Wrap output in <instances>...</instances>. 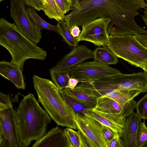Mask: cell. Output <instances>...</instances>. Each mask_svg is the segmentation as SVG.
I'll use <instances>...</instances> for the list:
<instances>
[{"mask_svg":"<svg viewBox=\"0 0 147 147\" xmlns=\"http://www.w3.org/2000/svg\"><path fill=\"white\" fill-rule=\"evenodd\" d=\"M77 2L80 9L71 11L64 17L69 29L104 17L111 19L107 27L109 35H135L144 31L135 20L145 3L144 0H77Z\"/></svg>","mask_w":147,"mask_h":147,"instance_id":"cell-1","label":"cell"},{"mask_svg":"<svg viewBox=\"0 0 147 147\" xmlns=\"http://www.w3.org/2000/svg\"><path fill=\"white\" fill-rule=\"evenodd\" d=\"M15 117L19 138L24 147L44 136L51 121L31 93L24 96L16 111Z\"/></svg>","mask_w":147,"mask_h":147,"instance_id":"cell-2","label":"cell"},{"mask_svg":"<svg viewBox=\"0 0 147 147\" xmlns=\"http://www.w3.org/2000/svg\"><path fill=\"white\" fill-rule=\"evenodd\" d=\"M38 100L57 125L76 129V113L63 100L52 81L36 75L33 77Z\"/></svg>","mask_w":147,"mask_h":147,"instance_id":"cell-3","label":"cell"},{"mask_svg":"<svg viewBox=\"0 0 147 147\" xmlns=\"http://www.w3.org/2000/svg\"><path fill=\"white\" fill-rule=\"evenodd\" d=\"M0 45L10 53V62L23 70L25 61L33 59L44 60L47 52L29 40L19 31L15 23L0 19Z\"/></svg>","mask_w":147,"mask_h":147,"instance_id":"cell-4","label":"cell"},{"mask_svg":"<svg viewBox=\"0 0 147 147\" xmlns=\"http://www.w3.org/2000/svg\"><path fill=\"white\" fill-rule=\"evenodd\" d=\"M106 46L117 57L132 65L141 67L147 62V48L134 35H109Z\"/></svg>","mask_w":147,"mask_h":147,"instance_id":"cell-5","label":"cell"},{"mask_svg":"<svg viewBox=\"0 0 147 147\" xmlns=\"http://www.w3.org/2000/svg\"><path fill=\"white\" fill-rule=\"evenodd\" d=\"M16 111L8 94L0 93V147H24L19 138Z\"/></svg>","mask_w":147,"mask_h":147,"instance_id":"cell-6","label":"cell"},{"mask_svg":"<svg viewBox=\"0 0 147 147\" xmlns=\"http://www.w3.org/2000/svg\"><path fill=\"white\" fill-rule=\"evenodd\" d=\"M96 88L101 96L109 91L138 90L147 91V73L144 71L132 74H123L94 80Z\"/></svg>","mask_w":147,"mask_h":147,"instance_id":"cell-7","label":"cell"},{"mask_svg":"<svg viewBox=\"0 0 147 147\" xmlns=\"http://www.w3.org/2000/svg\"><path fill=\"white\" fill-rule=\"evenodd\" d=\"M75 121L81 147H108L102 133L103 125L86 114L76 113Z\"/></svg>","mask_w":147,"mask_h":147,"instance_id":"cell-8","label":"cell"},{"mask_svg":"<svg viewBox=\"0 0 147 147\" xmlns=\"http://www.w3.org/2000/svg\"><path fill=\"white\" fill-rule=\"evenodd\" d=\"M22 0H11L10 15L20 32L37 45L42 38L41 31L28 14Z\"/></svg>","mask_w":147,"mask_h":147,"instance_id":"cell-9","label":"cell"},{"mask_svg":"<svg viewBox=\"0 0 147 147\" xmlns=\"http://www.w3.org/2000/svg\"><path fill=\"white\" fill-rule=\"evenodd\" d=\"M122 74L116 69L94 60L82 62L71 69V77L80 80H96L116 76Z\"/></svg>","mask_w":147,"mask_h":147,"instance_id":"cell-10","label":"cell"},{"mask_svg":"<svg viewBox=\"0 0 147 147\" xmlns=\"http://www.w3.org/2000/svg\"><path fill=\"white\" fill-rule=\"evenodd\" d=\"M111 19L101 17L83 25L82 30L76 38L78 41H86L96 46H105L109 40L107 27Z\"/></svg>","mask_w":147,"mask_h":147,"instance_id":"cell-11","label":"cell"},{"mask_svg":"<svg viewBox=\"0 0 147 147\" xmlns=\"http://www.w3.org/2000/svg\"><path fill=\"white\" fill-rule=\"evenodd\" d=\"M94 80H83L73 89L66 88L68 92L88 109L94 108L101 96L96 88Z\"/></svg>","mask_w":147,"mask_h":147,"instance_id":"cell-12","label":"cell"},{"mask_svg":"<svg viewBox=\"0 0 147 147\" xmlns=\"http://www.w3.org/2000/svg\"><path fill=\"white\" fill-rule=\"evenodd\" d=\"M94 58L93 51L84 45H77L64 56L56 65L52 68L58 70H71L74 65L84 60Z\"/></svg>","mask_w":147,"mask_h":147,"instance_id":"cell-13","label":"cell"},{"mask_svg":"<svg viewBox=\"0 0 147 147\" xmlns=\"http://www.w3.org/2000/svg\"><path fill=\"white\" fill-rule=\"evenodd\" d=\"M137 102L134 99L123 105L110 98L101 96L98 98L94 108L101 111L120 114L126 118L134 111Z\"/></svg>","mask_w":147,"mask_h":147,"instance_id":"cell-14","label":"cell"},{"mask_svg":"<svg viewBox=\"0 0 147 147\" xmlns=\"http://www.w3.org/2000/svg\"><path fill=\"white\" fill-rule=\"evenodd\" d=\"M88 114L110 128L114 133L118 134L122 137L123 128L126 122V118L120 114L101 111L94 108L88 109Z\"/></svg>","mask_w":147,"mask_h":147,"instance_id":"cell-15","label":"cell"},{"mask_svg":"<svg viewBox=\"0 0 147 147\" xmlns=\"http://www.w3.org/2000/svg\"><path fill=\"white\" fill-rule=\"evenodd\" d=\"M22 69L17 65L3 60L0 62V74L10 81L18 89L24 90L26 84Z\"/></svg>","mask_w":147,"mask_h":147,"instance_id":"cell-16","label":"cell"},{"mask_svg":"<svg viewBox=\"0 0 147 147\" xmlns=\"http://www.w3.org/2000/svg\"><path fill=\"white\" fill-rule=\"evenodd\" d=\"M32 147H67L65 134L59 126L53 127L40 139L36 141Z\"/></svg>","mask_w":147,"mask_h":147,"instance_id":"cell-17","label":"cell"},{"mask_svg":"<svg viewBox=\"0 0 147 147\" xmlns=\"http://www.w3.org/2000/svg\"><path fill=\"white\" fill-rule=\"evenodd\" d=\"M141 119L134 111L127 118L122 131V137L125 147H137V134Z\"/></svg>","mask_w":147,"mask_h":147,"instance_id":"cell-18","label":"cell"},{"mask_svg":"<svg viewBox=\"0 0 147 147\" xmlns=\"http://www.w3.org/2000/svg\"><path fill=\"white\" fill-rule=\"evenodd\" d=\"M141 92L138 90H116L108 91L103 96L111 98L118 102L125 104L128 101L134 99Z\"/></svg>","mask_w":147,"mask_h":147,"instance_id":"cell-19","label":"cell"},{"mask_svg":"<svg viewBox=\"0 0 147 147\" xmlns=\"http://www.w3.org/2000/svg\"><path fill=\"white\" fill-rule=\"evenodd\" d=\"M94 60L106 65L116 64L118 57L105 46L96 48L93 51Z\"/></svg>","mask_w":147,"mask_h":147,"instance_id":"cell-20","label":"cell"},{"mask_svg":"<svg viewBox=\"0 0 147 147\" xmlns=\"http://www.w3.org/2000/svg\"><path fill=\"white\" fill-rule=\"evenodd\" d=\"M59 92L65 102L76 113H88V108L70 94L66 88L58 89Z\"/></svg>","mask_w":147,"mask_h":147,"instance_id":"cell-21","label":"cell"},{"mask_svg":"<svg viewBox=\"0 0 147 147\" xmlns=\"http://www.w3.org/2000/svg\"><path fill=\"white\" fill-rule=\"evenodd\" d=\"M45 4L42 10L50 19L57 21L64 19L65 15L63 13L55 0H45Z\"/></svg>","mask_w":147,"mask_h":147,"instance_id":"cell-22","label":"cell"},{"mask_svg":"<svg viewBox=\"0 0 147 147\" xmlns=\"http://www.w3.org/2000/svg\"><path fill=\"white\" fill-rule=\"evenodd\" d=\"M50 71L52 80L59 89L67 87L71 77V70H58L51 68Z\"/></svg>","mask_w":147,"mask_h":147,"instance_id":"cell-23","label":"cell"},{"mask_svg":"<svg viewBox=\"0 0 147 147\" xmlns=\"http://www.w3.org/2000/svg\"><path fill=\"white\" fill-rule=\"evenodd\" d=\"M58 34L62 36L63 40L66 42L71 48L78 45L76 38L74 37L71 34L70 29L65 23L64 19L58 21L57 24Z\"/></svg>","mask_w":147,"mask_h":147,"instance_id":"cell-24","label":"cell"},{"mask_svg":"<svg viewBox=\"0 0 147 147\" xmlns=\"http://www.w3.org/2000/svg\"><path fill=\"white\" fill-rule=\"evenodd\" d=\"M26 8L28 14L40 30L41 31L42 29H46L58 33V28L57 25H51L43 20L36 13L35 10L32 7L28 6L26 7Z\"/></svg>","mask_w":147,"mask_h":147,"instance_id":"cell-25","label":"cell"},{"mask_svg":"<svg viewBox=\"0 0 147 147\" xmlns=\"http://www.w3.org/2000/svg\"><path fill=\"white\" fill-rule=\"evenodd\" d=\"M65 134L67 147H81L79 134L74 129L67 127L63 130Z\"/></svg>","mask_w":147,"mask_h":147,"instance_id":"cell-26","label":"cell"},{"mask_svg":"<svg viewBox=\"0 0 147 147\" xmlns=\"http://www.w3.org/2000/svg\"><path fill=\"white\" fill-rule=\"evenodd\" d=\"M147 143V127L144 121H140L138 125L136 136L137 147H144Z\"/></svg>","mask_w":147,"mask_h":147,"instance_id":"cell-27","label":"cell"},{"mask_svg":"<svg viewBox=\"0 0 147 147\" xmlns=\"http://www.w3.org/2000/svg\"><path fill=\"white\" fill-rule=\"evenodd\" d=\"M136 113L141 119H147V94L137 102Z\"/></svg>","mask_w":147,"mask_h":147,"instance_id":"cell-28","label":"cell"},{"mask_svg":"<svg viewBox=\"0 0 147 147\" xmlns=\"http://www.w3.org/2000/svg\"><path fill=\"white\" fill-rule=\"evenodd\" d=\"M28 7L38 11L43 10L45 2L44 0H22Z\"/></svg>","mask_w":147,"mask_h":147,"instance_id":"cell-29","label":"cell"},{"mask_svg":"<svg viewBox=\"0 0 147 147\" xmlns=\"http://www.w3.org/2000/svg\"><path fill=\"white\" fill-rule=\"evenodd\" d=\"M118 133H114L113 139L108 143V147H125L123 140Z\"/></svg>","mask_w":147,"mask_h":147,"instance_id":"cell-30","label":"cell"},{"mask_svg":"<svg viewBox=\"0 0 147 147\" xmlns=\"http://www.w3.org/2000/svg\"><path fill=\"white\" fill-rule=\"evenodd\" d=\"M61 10L64 14L72 9V5L66 0H55Z\"/></svg>","mask_w":147,"mask_h":147,"instance_id":"cell-31","label":"cell"},{"mask_svg":"<svg viewBox=\"0 0 147 147\" xmlns=\"http://www.w3.org/2000/svg\"><path fill=\"white\" fill-rule=\"evenodd\" d=\"M102 133L105 139L107 145L108 143L113 139L114 133L110 128L103 125Z\"/></svg>","mask_w":147,"mask_h":147,"instance_id":"cell-32","label":"cell"},{"mask_svg":"<svg viewBox=\"0 0 147 147\" xmlns=\"http://www.w3.org/2000/svg\"><path fill=\"white\" fill-rule=\"evenodd\" d=\"M82 81L71 77L69 80L68 85L66 88L73 89L79 83Z\"/></svg>","mask_w":147,"mask_h":147,"instance_id":"cell-33","label":"cell"},{"mask_svg":"<svg viewBox=\"0 0 147 147\" xmlns=\"http://www.w3.org/2000/svg\"><path fill=\"white\" fill-rule=\"evenodd\" d=\"M134 36L142 44L147 48V34H137Z\"/></svg>","mask_w":147,"mask_h":147,"instance_id":"cell-34","label":"cell"},{"mask_svg":"<svg viewBox=\"0 0 147 147\" xmlns=\"http://www.w3.org/2000/svg\"><path fill=\"white\" fill-rule=\"evenodd\" d=\"M69 29L72 35L76 38L78 37L81 32L78 26L76 25L72 26Z\"/></svg>","mask_w":147,"mask_h":147,"instance_id":"cell-35","label":"cell"},{"mask_svg":"<svg viewBox=\"0 0 147 147\" xmlns=\"http://www.w3.org/2000/svg\"><path fill=\"white\" fill-rule=\"evenodd\" d=\"M142 8L144 9L143 14L141 15V16L145 24L147 26V2L145 3Z\"/></svg>","mask_w":147,"mask_h":147,"instance_id":"cell-36","label":"cell"},{"mask_svg":"<svg viewBox=\"0 0 147 147\" xmlns=\"http://www.w3.org/2000/svg\"><path fill=\"white\" fill-rule=\"evenodd\" d=\"M147 73V62L143 64L140 67Z\"/></svg>","mask_w":147,"mask_h":147,"instance_id":"cell-37","label":"cell"},{"mask_svg":"<svg viewBox=\"0 0 147 147\" xmlns=\"http://www.w3.org/2000/svg\"><path fill=\"white\" fill-rule=\"evenodd\" d=\"M69 3L71 4L73 7V3H74L76 0H66Z\"/></svg>","mask_w":147,"mask_h":147,"instance_id":"cell-38","label":"cell"},{"mask_svg":"<svg viewBox=\"0 0 147 147\" xmlns=\"http://www.w3.org/2000/svg\"><path fill=\"white\" fill-rule=\"evenodd\" d=\"M144 147H147V143L144 146Z\"/></svg>","mask_w":147,"mask_h":147,"instance_id":"cell-39","label":"cell"},{"mask_svg":"<svg viewBox=\"0 0 147 147\" xmlns=\"http://www.w3.org/2000/svg\"><path fill=\"white\" fill-rule=\"evenodd\" d=\"M5 0H0V2H1V1H3Z\"/></svg>","mask_w":147,"mask_h":147,"instance_id":"cell-40","label":"cell"},{"mask_svg":"<svg viewBox=\"0 0 147 147\" xmlns=\"http://www.w3.org/2000/svg\"><path fill=\"white\" fill-rule=\"evenodd\" d=\"M145 1H146V2H147V0H145Z\"/></svg>","mask_w":147,"mask_h":147,"instance_id":"cell-41","label":"cell"},{"mask_svg":"<svg viewBox=\"0 0 147 147\" xmlns=\"http://www.w3.org/2000/svg\"><path fill=\"white\" fill-rule=\"evenodd\" d=\"M44 0V1L45 2V0Z\"/></svg>","mask_w":147,"mask_h":147,"instance_id":"cell-42","label":"cell"}]
</instances>
